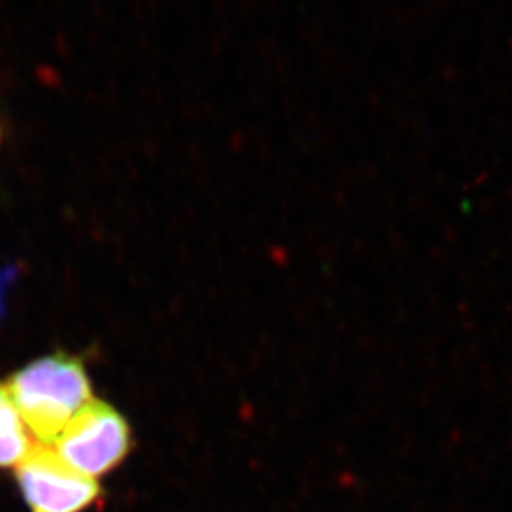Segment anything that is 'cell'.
<instances>
[{
  "label": "cell",
  "instance_id": "obj_1",
  "mask_svg": "<svg viewBox=\"0 0 512 512\" xmlns=\"http://www.w3.org/2000/svg\"><path fill=\"white\" fill-rule=\"evenodd\" d=\"M5 386L37 444L50 448L75 414L94 399L85 366L67 353L30 363L10 376Z\"/></svg>",
  "mask_w": 512,
  "mask_h": 512
},
{
  "label": "cell",
  "instance_id": "obj_2",
  "mask_svg": "<svg viewBox=\"0 0 512 512\" xmlns=\"http://www.w3.org/2000/svg\"><path fill=\"white\" fill-rule=\"evenodd\" d=\"M52 448L72 468L97 479L124 463L132 449V431L114 406L94 398L75 414Z\"/></svg>",
  "mask_w": 512,
  "mask_h": 512
},
{
  "label": "cell",
  "instance_id": "obj_3",
  "mask_svg": "<svg viewBox=\"0 0 512 512\" xmlns=\"http://www.w3.org/2000/svg\"><path fill=\"white\" fill-rule=\"evenodd\" d=\"M15 479L30 512H84L92 508L102 489L60 458L50 446L34 444L15 468Z\"/></svg>",
  "mask_w": 512,
  "mask_h": 512
},
{
  "label": "cell",
  "instance_id": "obj_4",
  "mask_svg": "<svg viewBox=\"0 0 512 512\" xmlns=\"http://www.w3.org/2000/svg\"><path fill=\"white\" fill-rule=\"evenodd\" d=\"M32 446L9 389L0 383V468H17Z\"/></svg>",
  "mask_w": 512,
  "mask_h": 512
}]
</instances>
